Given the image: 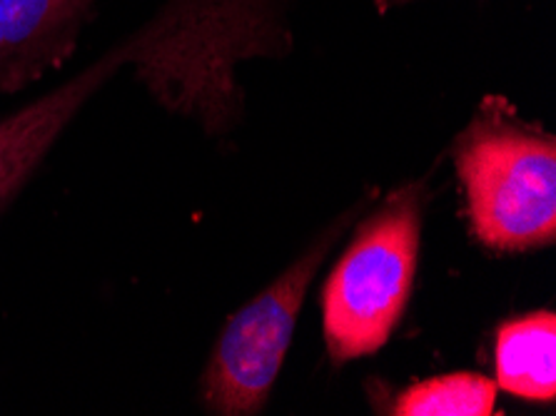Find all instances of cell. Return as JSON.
<instances>
[{
  "label": "cell",
  "instance_id": "277c9868",
  "mask_svg": "<svg viewBox=\"0 0 556 416\" xmlns=\"http://www.w3.org/2000/svg\"><path fill=\"white\" fill-rule=\"evenodd\" d=\"M98 0H0V92H15L61 67Z\"/></svg>",
  "mask_w": 556,
  "mask_h": 416
},
{
  "label": "cell",
  "instance_id": "ba28073f",
  "mask_svg": "<svg viewBox=\"0 0 556 416\" xmlns=\"http://www.w3.org/2000/svg\"><path fill=\"white\" fill-rule=\"evenodd\" d=\"M394 3H404V0H394Z\"/></svg>",
  "mask_w": 556,
  "mask_h": 416
},
{
  "label": "cell",
  "instance_id": "7a4b0ae2",
  "mask_svg": "<svg viewBox=\"0 0 556 416\" xmlns=\"http://www.w3.org/2000/svg\"><path fill=\"white\" fill-rule=\"evenodd\" d=\"M471 227L500 252L546 248L556 237V142L511 123H479L457 152Z\"/></svg>",
  "mask_w": 556,
  "mask_h": 416
},
{
  "label": "cell",
  "instance_id": "8992f818",
  "mask_svg": "<svg viewBox=\"0 0 556 416\" xmlns=\"http://www.w3.org/2000/svg\"><path fill=\"white\" fill-rule=\"evenodd\" d=\"M496 387L532 402L556 396V317L536 312L507 322L496 337Z\"/></svg>",
  "mask_w": 556,
  "mask_h": 416
},
{
  "label": "cell",
  "instance_id": "52a82bcc",
  "mask_svg": "<svg viewBox=\"0 0 556 416\" xmlns=\"http://www.w3.org/2000/svg\"><path fill=\"white\" fill-rule=\"evenodd\" d=\"M496 404V385L482 375L434 377L409 387L392 414L400 416H490Z\"/></svg>",
  "mask_w": 556,
  "mask_h": 416
},
{
  "label": "cell",
  "instance_id": "3957f363",
  "mask_svg": "<svg viewBox=\"0 0 556 416\" xmlns=\"http://www.w3.org/2000/svg\"><path fill=\"white\" fill-rule=\"evenodd\" d=\"M350 219L352 215H344L325 229L273 285L227 322L202 377V404L207 412L250 416L265 409L312 279Z\"/></svg>",
  "mask_w": 556,
  "mask_h": 416
},
{
  "label": "cell",
  "instance_id": "5b68a950",
  "mask_svg": "<svg viewBox=\"0 0 556 416\" xmlns=\"http://www.w3.org/2000/svg\"><path fill=\"white\" fill-rule=\"evenodd\" d=\"M117 67L121 61L113 50H108L61 88L36 98L13 115L0 117V210L36 173L78 110L88 103L92 92L113 78Z\"/></svg>",
  "mask_w": 556,
  "mask_h": 416
},
{
  "label": "cell",
  "instance_id": "6da1fadb",
  "mask_svg": "<svg viewBox=\"0 0 556 416\" xmlns=\"http://www.w3.org/2000/svg\"><path fill=\"white\" fill-rule=\"evenodd\" d=\"M422 242V192L400 190L367 219L325 287V339L334 364L375 354L407 307Z\"/></svg>",
  "mask_w": 556,
  "mask_h": 416
}]
</instances>
